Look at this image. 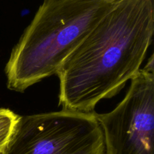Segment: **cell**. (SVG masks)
<instances>
[{
  "label": "cell",
  "mask_w": 154,
  "mask_h": 154,
  "mask_svg": "<svg viewBox=\"0 0 154 154\" xmlns=\"http://www.w3.org/2000/svg\"><path fill=\"white\" fill-rule=\"evenodd\" d=\"M3 154H106L92 112L61 110L19 116Z\"/></svg>",
  "instance_id": "obj_3"
},
{
  "label": "cell",
  "mask_w": 154,
  "mask_h": 154,
  "mask_svg": "<svg viewBox=\"0 0 154 154\" xmlns=\"http://www.w3.org/2000/svg\"><path fill=\"white\" fill-rule=\"evenodd\" d=\"M119 0H44L13 48L7 87L24 92L57 75L67 57Z\"/></svg>",
  "instance_id": "obj_2"
},
{
  "label": "cell",
  "mask_w": 154,
  "mask_h": 154,
  "mask_svg": "<svg viewBox=\"0 0 154 154\" xmlns=\"http://www.w3.org/2000/svg\"><path fill=\"white\" fill-rule=\"evenodd\" d=\"M153 32V0H119L59 69V105L92 112L117 95L141 69Z\"/></svg>",
  "instance_id": "obj_1"
},
{
  "label": "cell",
  "mask_w": 154,
  "mask_h": 154,
  "mask_svg": "<svg viewBox=\"0 0 154 154\" xmlns=\"http://www.w3.org/2000/svg\"><path fill=\"white\" fill-rule=\"evenodd\" d=\"M19 115L6 108H0V149L8 142Z\"/></svg>",
  "instance_id": "obj_5"
},
{
  "label": "cell",
  "mask_w": 154,
  "mask_h": 154,
  "mask_svg": "<svg viewBox=\"0 0 154 154\" xmlns=\"http://www.w3.org/2000/svg\"><path fill=\"white\" fill-rule=\"evenodd\" d=\"M5 148V147H4ZM4 148L0 149V154H3V151H4Z\"/></svg>",
  "instance_id": "obj_6"
},
{
  "label": "cell",
  "mask_w": 154,
  "mask_h": 154,
  "mask_svg": "<svg viewBox=\"0 0 154 154\" xmlns=\"http://www.w3.org/2000/svg\"><path fill=\"white\" fill-rule=\"evenodd\" d=\"M130 81L120 103L111 112L97 114L106 154H154L153 55Z\"/></svg>",
  "instance_id": "obj_4"
}]
</instances>
